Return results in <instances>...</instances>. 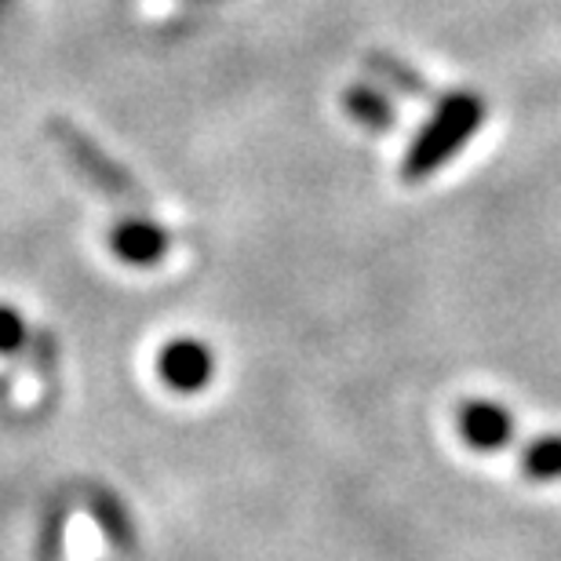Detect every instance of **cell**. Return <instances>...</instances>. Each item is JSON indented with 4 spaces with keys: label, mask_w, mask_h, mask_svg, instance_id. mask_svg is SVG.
<instances>
[{
    "label": "cell",
    "mask_w": 561,
    "mask_h": 561,
    "mask_svg": "<svg viewBox=\"0 0 561 561\" xmlns=\"http://www.w3.org/2000/svg\"><path fill=\"white\" fill-rule=\"evenodd\" d=\"M459 423H463V434L474 445H503L507 442V416L492 405H467Z\"/></svg>",
    "instance_id": "5b68a950"
},
{
    "label": "cell",
    "mask_w": 561,
    "mask_h": 561,
    "mask_svg": "<svg viewBox=\"0 0 561 561\" xmlns=\"http://www.w3.org/2000/svg\"><path fill=\"white\" fill-rule=\"evenodd\" d=\"M481 121H485V103H481L478 95H470V92L448 95L445 103L434 110V117L426 121V128L416 136V142L409 146V157H405V164H401L405 183H420V179L434 175L437 168L453 161L459 153V146L481 128Z\"/></svg>",
    "instance_id": "6da1fadb"
},
{
    "label": "cell",
    "mask_w": 561,
    "mask_h": 561,
    "mask_svg": "<svg viewBox=\"0 0 561 561\" xmlns=\"http://www.w3.org/2000/svg\"><path fill=\"white\" fill-rule=\"evenodd\" d=\"M110 249H114L117 260H125L128 266H153L157 260H164L168 233L157 227V222L128 219L110 233Z\"/></svg>",
    "instance_id": "3957f363"
},
{
    "label": "cell",
    "mask_w": 561,
    "mask_h": 561,
    "mask_svg": "<svg viewBox=\"0 0 561 561\" xmlns=\"http://www.w3.org/2000/svg\"><path fill=\"white\" fill-rule=\"evenodd\" d=\"M157 373H161L164 387H172L175 394H197V390L211 383L216 357H211L208 343L201 340H172L164 343L161 357H157Z\"/></svg>",
    "instance_id": "7a4b0ae2"
},
{
    "label": "cell",
    "mask_w": 561,
    "mask_h": 561,
    "mask_svg": "<svg viewBox=\"0 0 561 561\" xmlns=\"http://www.w3.org/2000/svg\"><path fill=\"white\" fill-rule=\"evenodd\" d=\"M59 136H62L66 142H70V153H73L77 161H81V164L88 168V175H92V179H99V183H103V186H110V190L125 186V183H121V175H114V168H110V164L103 161V157H99V153L92 150V142L77 139L73 131H66V128L59 131Z\"/></svg>",
    "instance_id": "8992f818"
},
{
    "label": "cell",
    "mask_w": 561,
    "mask_h": 561,
    "mask_svg": "<svg viewBox=\"0 0 561 561\" xmlns=\"http://www.w3.org/2000/svg\"><path fill=\"white\" fill-rule=\"evenodd\" d=\"M26 343V321L15 307L0 302V354H15Z\"/></svg>",
    "instance_id": "52a82bcc"
},
{
    "label": "cell",
    "mask_w": 561,
    "mask_h": 561,
    "mask_svg": "<svg viewBox=\"0 0 561 561\" xmlns=\"http://www.w3.org/2000/svg\"><path fill=\"white\" fill-rule=\"evenodd\" d=\"M343 106H346V114L357 121V125H365V128H373V131L394 128V106H390V99L379 92V88H373V84L346 88Z\"/></svg>",
    "instance_id": "277c9868"
},
{
    "label": "cell",
    "mask_w": 561,
    "mask_h": 561,
    "mask_svg": "<svg viewBox=\"0 0 561 561\" xmlns=\"http://www.w3.org/2000/svg\"><path fill=\"white\" fill-rule=\"evenodd\" d=\"M373 70L376 73H383V77H390L401 92H409V95H423V81L412 70H405L398 59H390V55H373Z\"/></svg>",
    "instance_id": "ba28073f"
}]
</instances>
